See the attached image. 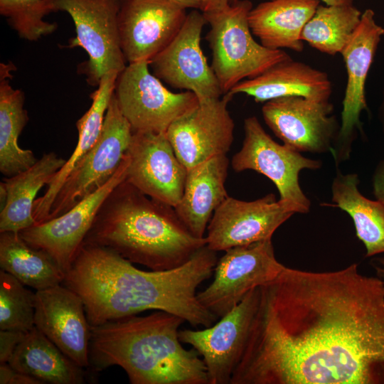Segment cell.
<instances>
[{
    "instance_id": "cell-1",
    "label": "cell",
    "mask_w": 384,
    "mask_h": 384,
    "mask_svg": "<svg viewBox=\"0 0 384 384\" xmlns=\"http://www.w3.org/2000/svg\"><path fill=\"white\" fill-rule=\"evenodd\" d=\"M252 329L230 384L384 383V283L357 264L284 266L260 287Z\"/></svg>"
},
{
    "instance_id": "cell-2",
    "label": "cell",
    "mask_w": 384,
    "mask_h": 384,
    "mask_svg": "<svg viewBox=\"0 0 384 384\" xmlns=\"http://www.w3.org/2000/svg\"><path fill=\"white\" fill-rule=\"evenodd\" d=\"M217 261L216 252L205 245L177 268L144 271L108 248L82 244L63 284L81 297L91 326L160 310L208 327L218 317L199 302L197 289Z\"/></svg>"
},
{
    "instance_id": "cell-3",
    "label": "cell",
    "mask_w": 384,
    "mask_h": 384,
    "mask_svg": "<svg viewBox=\"0 0 384 384\" xmlns=\"http://www.w3.org/2000/svg\"><path fill=\"white\" fill-rule=\"evenodd\" d=\"M185 322L156 310L90 326V365L95 370L118 366L132 384H209L201 356L180 341Z\"/></svg>"
},
{
    "instance_id": "cell-4",
    "label": "cell",
    "mask_w": 384,
    "mask_h": 384,
    "mask_svg": "<svg viewBox=\"0 0 384 384\" xmlns=\"http://www.w3.org/2000/svg\"><path fill=\"white\" fill-rule=\"evenodd\" d=\"M82 244L108 248L154 271L177 268L206 245L174 207L123 181L107 196Z\"/></svg>"
},
{
    "instance_id": "cell-5",
    "label": "cell",
    "mask_w": 384,
    "mask_h": 384,
    "mask_svg": "<svg viewBox=\"0 0 384 384\" xmlns=\"http://www.w3.org/2000/svg\"><path fill=\"white\" fill-rule=\"evenodd\" d=\"M249 0H239L219 11L203 14L210 29L206 36L212 50L211 68L225 95L242 80L261 75L291 57L282 49H271L252 36Z\"/></svg>"
},
{
    "instance_id": "cell-6",
    "label": "cell",
    "mask_w": 384,
    "mask_h": 384,
    "mask_svg": "<svg viewBox=\"0 0 384 384\" xmlns=\"http://www.w3.org/2000/svg\"><path fill=\"white\" fill-rule=\"evenodd\" d=\"M149 65L147 61L128 64L117 78L114 94L133 132L166 133L200 102L192 92L168 90L150 73Z\"/></svg>"
},
{
    "instance_id": "cell-7",
    "label": "cell",
    "mask_w": 384,
    "mask_h": 384,
    "mask_svg": "<svg viewBox=\"0 0 384 384\" xmlns=\"http://www.w3.org/2000/svg\"><path fill=\"white\" fill-rule=\"evenodd\" d=\"M132 134L113 93L97 142L68 176L45 221L64 214L105 185L121 164Z\"/></svg>"
},
{
    "instance_id": "cell-8",
    "label": "cell",
    "mask_w": 384,
    "mask_h": 384,
    "mask_svg": "<svg viewBox=\"0 0 384 384\" xmlns=\"http://www.w3.org/2000/svg\"><path fill=\"white\" fill-rule=\"evenodd\" d=\"M244 131L242 147L232 159L233 169L253 170L265 176L277 187L280 202L296 213H308L311 203L301 188L299 175L304 169H320L322 162L274 141L255 116L245 119Z\"/></svg>"
},
{
    "instance_id": "cell-9",
    "label": "cell",
    "mask_w": 384,
    "mask_h": 384,
    "mask_svg": "<svg viewBox=\"0 0 384 384\" xmlns=\"http://www.w3.org/2000/svg\"><path fill=\"white\" fill-rule=\"evenodd\" d=\"M55 11L67 12L75 23L76 36L69 48L80 46L88 55L82 73L89 85L97 86L106 73H121L127 66L119 33L120 0H52Z\"/></svg>"
},
{
    "instance_id": "cell-10",
    "label": "cell",
    "mask_w": 384,
    "mask_h": 384,
    "mask_svg": "<svg viewBox=\"0 0 384 384\" xmlns=\"http://www.w3.org/2000/svg\"><path fill=\"white\" fill-rule=\"evenodd\" d=\"M284 267L275 257L272 238L232 247L217 261L213 280L197 293L198 299L220 318L250 291L274 279Z\"/></svg>"
},
{
    "instance_id": "cell-11",
    "label": "cell",
    "mask_w": 384,
    "mask_h": 384,
    "mask_svg": "<svg viewBox=\"0 0 384 384\" xmlns=\"http://www.w3.org/2000/svg\"><path fill=\"white\" fill-rule=\"evenodd\" d=\"M260 297V287L255 288L218 322L203 329L179 331L181 343L202 358L209 384L230 383L247 344Z\"/></svg>"
},
{
    "instance_id": "cell-12",
    "label": "cell",
    "mask_w": 384,
    "mask_h": 384,
    "mask_svg": "<svg viewBox=\"0 0 384 384\" xmlns=\"http://www.w3.org/2000/svg\"><path fill=\"white\" fill-rule=\"evenodd\" d=\"M329 100L285 97L265 102L263 119L284 145L299 152L332 151L341 125Z\"/></svg>"
},
{
    "instance_id": "cell-13",
    "label": "cell",
    "mask_w": 384,
    "mask_h": 384,
    "mask_svg": "<svg viewBox=\"0 0 384 384\" xmlns=\"http://www.w3.org/2000/svg\"><path fill=\"white\" fill-rule=\"evenodd\" d=\"M384 36L371 9H366L353 36L341 52L347 74L338 138L331 153L336 166L350 157L356 129L362 131L361 113L368 110L366 82Z\"/></svg>"
},
{
    "instance_id": "cell-14",
    "label": "cell",
    "mask_w": 384,
    "mask_h": 384,
    "mask_svg": "<svg viewBox=\"0 0 384 384\" xmlns=\"http://www.w3.org/2000/svg\"><path fill=\"white\" fill-rule=\"evenodd\" d=\"M206 23L201 11H191L175 38L149 62L156 78L173 87L192 92L199 102L218 99L223 94L201 47Z\"/></svg>"
},
{
    "instance_id": "cell-15",
    "label": "cell",
    "mask_w": 384,
    "mask_h": 384,
    "mask_svg": "<svg viewBox=\"0 0 384 384\" xmlns=\"http://www.w3.org/2000/svg\"><path fill=\"white\" fill-rule=\"evenodd\" d=\"M127 164L126 153L117 171L105 185L64 214L20 231V236L31 246L48 252L65 274L104 201L125 180Z\"/></svg>"
},
{
    "instance_id": "cell-16",
    "label": "cell",
    "mask_w": 384,
    "mask_h": 384,
    "mask_svg": "<svg viewBox=\"0 0 384 384\" xmlns=\"http://www.w3.org/2000/svg\"><path fill=\"white\" fill-rule=\"evenodd\" d=\"M186 9L171 0H120V45L129 64L150 62L175 38Z\"/></svg>"
},
{
    "instance_id": "cell-17",
    "label": "cell",
    "mask_w": 384,
    "mask_h": 384,
    "mask_svg": "<svg viewBox=\"0 0 384 384\" xmlns=\"http://www.w3.org/2000/svg\"><path fill=\"white\" fill-rule=\"evenodd\" d=\"M296 213L270 193L252 201L228 197L215 210L207 227L206 245L218 251L271 239L274 231Z\"/></svg>"
},
{
    "instance_id": "cell-18",
    "label": "cell",
    "mask_w": 384,
    "mask_h": 384,
    "mask_svg": "<svg viewBox=\"0 0 384 384\" xmlns=\"http://www.w3.org/2000/svg\"><path fill=\"white\" fill-rule=\"evenodd\" d=\"M127 155L125 181L145 195L175 207L182 196L188 169L166 134L133 132Z\"/></svg>"
},
{
    "instance_id": "cell-19",
    "label": "cell",
    "mask_w": 384,
    "mask_h": 384,
    "mask_svg": "<svg viewBox=\"0 0 384 384\" xmlns=\"http://www.w3.org/2000/svg\"><path fill=\"white\" fill-rule=\"evenodd\" d=\"M233 95L200 102L174 121L166 134L179 161L188 170L226 154L233 141L234 122L228 110Z\"/></svg>"
},
{
    "instance_id": "cell-20",
    "label": "cell",
    "mask_w": 384,
    "mask_h": 384,
    "mask_svg": "<svg viewBox=\"0 0 384 384\" xmlns=\"http://www.w3.org/2000/svg\"><path fill=\"white\" fill-rule=\"evenodd\" d=\"M35 297V326L77 365L90 366V325L81 297L63 284Z\"/></svg>"
},
{
    "instance_id": "cell-21",
    "label": "cell",
    "mask_w": 384,
    "mask_h": 384,
    "mask_svg": "<svg viewBox=\"0 0 384 384\" xmlns=\"http://www.w3.org/2000/svg\"><path fill=\"white\" fill-rule=\"evenodd\" d=\"M228 93H243L257 102L292 96L324 101L329 100L332 84L324 71L290 58L256 78L241 81Z\"/></svg>"
},
{
    "instance_id": "cell-22",
    "label": "cell",
    "mask_w": 384,
    "mask_h": 384,
    "mask_svg": "<svg viewBox=\"0 0 384 384\" xmlns=\"http://www.w3.org/2000/svg\"><path fill=\"white\" fill-rule=\"evenodd\" d=\"M226 154L214 156L188 170L183 192L175 210L191 233L205 238L215 210L228 197Z\"/></svg>"
},
{
    "instance_id": "cell-23",
    "label": "cell",
    "mask_w": 384,
    "mask_h": 384,
    "mask_svg": "<svg viewBox=\"0 0 384 384\" xmlns=\"http://www.w3.org/2000/svg\"><path fill=\"white\" fill-rule=\"evenodd\" d=\"M319 4V0L262 2L249 13L250 30L265 47L302 52L304 50L302 30Z\"/></svg>"
},
{
    "instance_id": "cell-24",
    "label": "cell",
    "mask_w": 384,
    "mask_h": 384,
    "mask_svg": "<svg viewBox=\"0 0 384 384\" xmlns=\"http://www.w3.org/2000/svg\"><path fill=\"white\" fill-rule=\"evenodd\" d=\"M119 73L110 71L101 78L98 88L90 95L92 105L76 122L78 141L72 155L55 174L43 196L37 198L33 206L36 224L44 222L51 205L73 169L91 149L101 132L105 116L114 93Z\"/></svg>"
},
{
    "instance_id": "cell-25",
    "label": "cell",
    "mask_w": 384,
    "mask_h": 384,
    "mask_svg": "<svg viewBox=\"0 0 384 384\" xmlns=\"http://www.w3.org/2000/svg\"><path fill=\"white\" fill-rule=\"evenodd\" d=\"M65 161L53 151L45 153L29 169L3 179L7 197L0 211V233H19L36 224L33 206L36 195Z\"/></svg>"
},
{
    "instance_id": "cell-26",
    "label": "cell",
    "mask_w": 384,
    "mask_h": 384,
    "mask_svg": "<svg viewBox=\"0 0 384 384\" xmlns=\"http://www.w3.org/2000/svg\"><path fill=\"white\" fill-rule=\"evenodd\" d=\"M12 70L14 65L1 63L0 171L5 177L29 169L38 160L31 150L21 148L18 143L28 116L23 108L24 93L19 89H14L10 84Z\"/></svg>"
},
{
    "instance_id": "cell-27",
    "label": "cell",
    "mask_w": 384,
    "mask_h": 384,
    "mask_svg": "<svg viewBox=\"0 0 384 384\" xmlns=\"http://www.w3.org/2000/svg\"><path fill=\"white\" fill-rule=\"evenodd\" d=\"M16 370L43 383L81 384L83 368L77 365L36 326L27 332L9 361Z\"/></svg>"
},
{
    "instance_id": "cell-28",
    "label": "cell",
    "mask_w": 384,
    "mask_h": 384,
    "mask_svg": "<svg viewBox=\"0 0 384 384\" xmlns=\"http://www.w3.org/2000/svg\"><path fill=\"white\" fill-rule=\"evenodd\" d=\"M356 174H343L337 168L331 185L334 206L352 218L358 238L370 257L384 254V206L361 194Z\"/></svg>"
},
{
    "instance_id": "cell-29",
    "label": "cell",
    "mask_w": 384,
    "mask_h": 384,
    "mask_svg": "<svg viewBox=\"0 0 384 384\" xmlns=\"http://www.w3.org/2000/svg\"><path fill=\"white\" fill-rule=\"evenodd\" d=\"M0 267L36 291L63 284L65 275L48 252L10 231L0 233Z\"/></svg>"
},
{
    "instance_id": "cell-30",
    "label": "cell",
    "mask_w": 384,
    "mask_h": 384,
    "mask_svg": "<svg viewBox=\"0 0 384 384\" xmlns=\"http://www.w3.org/2000/svg\"><path fill=\"white\" fill-rule=\"evenodd\" d=\"M361 15L353 4H319L304 26L301 38L323 53H341L358 26Z\"/></svg>"
},
{
    "instance_id": "cell-31",
    "label": "cell",
    "mask_w": 384,
    "mask_h": 384,
    "mask_svg": "<svg viewBox=\"0 0 384 384\" xmlns=\"http://www.w3.org/2000/svg\"><path fill=\"white\" fill-rule=\"evenodd\" d=\"M35 293L0 271V330L29 331L35 326Z\"/></svg>"
},
{
    "instance_id": "cell-32",
    "label": "cell",
    "mask_w": 384,
    "mask_h": 384,
    "mask_svg": "<svg viewBox=\"0 0 384 384\" xmlns=\"http://www.w3.org/2000/svg\"><path fill=\"white\" fill-rule=\"evenodd\" d=\"M53 11L52 0H0V13L7 19L45 17Z\"/></svg>"
},
{
    "instance_id": "cell-33",
    "label": "cell",
    "mask_w": 384,
    "mask_h": 384,
    "mask_svg": "<svg viewBox=\"0 0 384 384\" xmlns=\"http://www.w3.org/2000/svg\"><path fill=\"white\" fill-rule=\"evenodd\" d=\"M27 332L19 330H0V363H9Z\"/></svg>"
},
{
    "instance_id": "cell-34",
    "label": "cell",
    "mask_w": 384,
    "mask_h": 384,
    "mask_svg": "<svg viewBox=\"0 0 384 384\" xmlns=\"http://www.w3.org/2000/svg\"><path fill=\"white\" fill-rule=\"evenodd\" d=\"M372 185L375 200L384 206V159H381L375 168Z\"/></svg>"
},
{
    "instance_id": "cell-35",
    "label": "cell",
    "mask_w": 384,
    "mask_h": 384,
    "mask_svg": "<svg viewBox=\"0 0 384 384\" xmlns=\"http://www.w3.org/2000/svg\"><path fill=\"white\" fill-rule=\"evenodd\" d=\"M230 5V0H202L200 11L208 14L221 11Z\"/></svg>"
},
{
    "instance_id": "cell-36",
    "label": "cell",
    "mask_w": 384,
    "mask_h": 384,
    "mask_svg": "<svg viewBox=\"0 0 384 384\" xmlns=\"http://www.w3.org/2000/svg\"><path fill=\"white\" fill-rule=\"evenodd\" d=\"M43 383L35 377L26 373L14 370L9 384H42Z\"/></svg>"
},
{
    "instance_id": "cell-37",
    "label": "cell",
    "mask_w": 384,
    "mask_h": 384,
    "mask_svg": "<svg viewBox=\"0 0 384 384\" xmlns=\"http://www.w3.org/2000/svg\"><path fill=\"white\" fill-rule=\"evenodd\" d=\"M372 265L375 270L377 277L384 283V254L381 256H375L372 260Z\"/></svg>"
},
{
    "instance_id": "cell-38",
    "label": "cell",
    "mask_w": 384,
    "mask_h": 384,
    "mask_svg": "<svg viewBox=\"0 0 384 384\" xmlns=\"http://www.w3.org/2000/svg\"><path fill=\"white\" fill-rule=\"evenodd\" d=\"M14 370L9 363H0V384H9Z\"/></svg>"
},
{
    "instance_id": "cell-39",
    "label": "cell",
    "mask_w": 384,
    "mask_h": 384,
    "mask_svg": "<svg viewBox=\"0 0 384 384\" xmlns=\"http://www.w3.org/2000/svg\"><path fill=\"white\" fill-rule=\"evenodd\" d=\"M185 9H193L200 10L201 7L202 0H171Z\"/></svg>"
},
{
    "instance_id": "cell-40",
    "label": "cell",
    "mask_w": 384,
    "mask_h": 384,
    "mask_svg": "<svg viewBox=\"0 0 384 384\" xmlns=\"http://www.w3.org/2000/svg\"><path fill=\"white\" fill-rule=\"evenodd\" d=\"M378 119L381 131L384 137V88L383 90L382 100L378 108Z\"/></svg>"
},
{
    "instance_id": "cell-41",
    "label": "cell",
    "mask_w": 384,
    "mask_h": 384,
    "mask_svg": "<svg viewBox=\"0 0 384 384\" xmlns=\"http://www.w3.org/2000/svg\"><path fill=\"white\" fill-rule=\"evenodd\" d=\"M326 5H350L353 4V0H319Z\"/></svg>"
},
{
    "instance_id": "cell-42",
    "label": "cell",
    "mask_w": 384,
    "mask_h": 384,
    "mask_svg": "<svg viewBox=\"0 0 384 384\" xmlns=\"http://www.w3.org/2000/svg\"><path fill=\"white\" fill-rule=\"evenodd\" d=\"M239 0H230V4H235L236 3L237 1H238Z\"/></svg>"
}]
</instances>
